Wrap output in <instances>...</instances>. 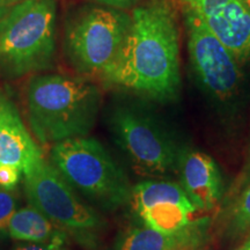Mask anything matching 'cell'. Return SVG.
<instances>
[{"instance_id": "cell-1", "label": "cell", "mask_w": 250, "mask_h": 250, "mask_svg": "<svg viewBox=\"0 0 250 250\" xmlns=\"http://www.w3.org/2000/svg\"><path fill=\"white\" fill-rule=\"evenodd\" d=\"M102 78L109 85L158 101L176 99L181 88L180 28L170 0H148L133 8L126 37Z\"/></svg>"}, {"instance_id": "cell-2", "label": "cell", "mask_w": 250, "mask_h": 250, "mask_svg": "<svg viewBox=\"0 0 250 250\" xmlns=\"http://www.w3.org/2000/svg\"><path fill=\"white\" fill-rule=\"evenodd\" d=\"M28 121L43 145L89 133L98 117L101 93L85 77L36 74L26 89Z\"/></svg>"}, {"instance_id": "cell-3", "label": "cell", "mask_w": 250, "mask_h": 250, "mask_svg": "<svg viewBox=\"0 0 250 250\" xmlns=\"http://www.w3.org/2000/svg\"><path fill=\"white\" fill-rule=\"evenodd\" d=\"M56 0H23L0 19V78L18 79L52 66L57 43Z\"/></svg>"}, {"instance_id": "cell-4", "label": "cell", "mask_w": 250, "mask_h": 250, "mask_svg": "<svg viewBox=\"0 0 250 250\" xmlns=\"http://www.w3.org/2000/svg\"><path fill=\"white\" fill-rule=\"evenodd\" d=\"M51 161L73 189L103 208H118L131 199L126 175L98 140L79 137L55 144Z\"/></svg>"}, {"instance_id": "cell-5", "label": "cell", "mask_w": 250, "mask_h": 250, "mask_svg": "<svg viewBox=\"0 0 250 250\" xmlns=\"http://www.w3.org/2000/svg\"><path fill=\"white\" fill-rule=\"evenodd\" d=\"M131 23L122 9L93 6L70 21L65 50L71 65L85 76H101L114 62Z\"/></svg>"}, {"instance_id": "cell-6", "label": "cell", "mask_w": 250, "mask_h": 250, "mask_svg": "<svg viewBox=\"0 0 250 250\" xmlns=\"http://www.w3.org/2000/svg\"><path fill=\"white\" fill-rule=\"evenodd\" d=\"M120 147L142 176H164L179 166L182 149L156 118L133 105H118L110 117Z\"/></svg>"}, {"instance_id": "cell-7", "label": "cell", "mask_w": 250, "mask_h": 250, "mask_svg": "<svg viewBox=\"0 0 250 250\" xmlns=\"http://www.w3.org/2000/svg\"><path fill=\"white\" fill-rule=\"evenodd\" d=\"M183 14L188 51L197 83L218 107L233 110L239 104L245 83L240 62L197 15Z\"/></svg>"}, {"instance_id": "cell-8", "label": "cell", "mask_w": 250, "mask_h": 250, "mask_svg": "<svg viewBox=\"0 0 250 250\" xmlns=\"http://www.w3.org/2000/svg\"><path fill=\"white\" fill-rule=\"evenodd\" d=\"M23 179L30 205L56 226L85 239L101 225L99 214L81 201L73 188L44 159L26 171Z\"/></svg>"}, {"instance_id": "cell-9", "label": "cell", "mask_w": 250, "mask_h": 250, "mask_svg": "<svg viewBox=\"0 0 250 250\" xmlns=\"http://www.w3.org/2000/svg\"><path fill=\"white\" fill-rule=\"evenodd\" d=\"M131 202L146 226L166 234L189 229L197 208L183 188L168 181H145L131 192Z\"/></svg>"}, {"instance_id": "cell-10", "label": "cell", "mask_w": 250, "mask_h": 250, "mask_svg": "<svg viewBox=\"0 0 250 250\" xmlns=\"http://www.w3.org/2000/svg\"><path fill=\"white\" fill-rule=\"evenodd\" d=\"M183 12L198 17L235 56H250V11L240 0H170Z\"/></svg>"}, {"instance_id": "cell-11", "label": "cell", "mask_w": 250, "mask_h": 250, "mask_svg": "<svg viewBox=\"0 0 250 250\" xmlns=\"http://www.w3.org/2000/svg\"><path fill=\"white\" fill-rule=\"evenodd\" d=\"M42 159L18 107L0 88V165L14 166L24 174Z\"/></svg>"}, {"instance_id": "cell-12", "label": "cell", "mask_w": 250, "mask_h": 250, "mask_svg": "<svg viewBox=\"0 0 250 250\" xmlns=\"http://www.w3.org/2000/svg\"><path fill=\"white\" fill-rule=\"evenodd\" d=\"M177 169L184 192L197 210L208 211L218 204L223 182L218 165L210 155L182 149Z\"/></svg>"}, {"instance_id": "cell-13", "label": "cell", "mask_w": 250, "mask_h": 250, "mask_svg": "<svg viewBox=\"0 0 250 250\" xmlns=\"http://www.w3.org/2000/svg\"><path fill=\"white\" fill-rule=\"evenodd\" d=\"M8 234L18 241L62 246L65 235L50 219L34 206L17 211L8 224Z\"/></svg>"}, {"instance_id": "cell-14", "label": "cell", "mask_w": 250, "mask_h": 250, "mask_svg": "<svg viewBox=\"0 0 250 250\" xmlns=\"http://www.w3.org/2000/svg\"><path fill=\"white\" fill-rule=\"evenodd\" d=\"M195 242L189 229L166 234L145 226L134 228L124 237L118 250H180Z\"/></svg>"}, {"instance_id": "cell-15", "label": "cell", "mask_w": 250, "mask_h": 250, "mask_svg": "<svg viewBox=\"0 0 250 250\" xmlns=\"http://www.w3.org/2000/svg\"><path fill=\"white\" fill-rule=\"evenodd\" d=\"M233 221L240 229L250 228V184L236 202L233 211Z\"/></svg>"}, {"instance_id": "cell-16", "label": "cell", "mask_w": 250, "mask_h": 250, "mask_svg": "<svg viewBox=\"0 0 250 250\" xmlns=\"http://www.w3.org/2000/svg\"><path fill=\"white\" fill-rule=\"evenodd\" d=\"M15 212L17 198L8 190L0 188V230H6Z\"/></svg>"}, {"instance_id": "cell-17", "label": "cell", "mask_w": 250, "mask_h": 250, "mask_svg": "<svg viewBox=\"0 0 250 250\" xmlns=\"http://www.w3.org/2000/svg\"><path fill=\"white\" fill-rule=\"evenodd\" d=\"M21 174L22 173L14 166L0 165V188L8 191L13 190L20 181Z\"/></svg>"}, {"instance_id": "cell-18", "label": "cell", "mask_w": 250, "mask_h": 250, "mask_svg": "<svg viewBox=\"0 0 250 250\" xmlns=\"http://www.w3.org/2000/svg\"><path fill=\"white\" fill-rule=\"evenodd\" d=\"M92 1L101 6H105V7H111L124 11V9L136 6L139 0H92Z\"/></svg>"}, {"instance_id": "cell-19", "label": "cell", "mask_w": 250, "mask_h": 250, "mask_svg": "<svg viewBox=\"0 0 250 250\" xmlns=\"http://www.w3.org/2000/svg\"><path fill=\"white\" fill-rule=\"evenodd\" d=\"M14 250H62L61 246L54 243H27L19 246Z\"/></svg>"}, {"instance_id": "cell-20", "label": "cell", "mask_w": 250, "mask_h": 250, "mask_svg": "<svg viewBox=\"0 0 250 250\" xmlns=\"http://www.w3.org/2000/svg\"><path fill=\"white\" fill-rule=\"evenodd\" d=\"M8 8L9 6L7 4V1H6V0H0V19L4 17Z\"/></svg>"}, {"instance_id": "cell-21", "label": "cell", "mask_w": 250, "mask_h": 250, "mask_svg": "<svg viewBox=\"0 0 250 250\" xmlns=\"http://www.w3.org/2000/svg\"><path fill=\"white\" fill-rule=\"evenodd\" d=\"M6 1H7L8 6H9V7H11V6H13V5H15V4H18V2L23 1V0H6Z\"/></svg>"}, {"instance_id": "cell-22", "label": "cell", "mask_w": 250, "mask_h": 250, "mask_svg": "<svg viewBox=\"0 0 250 250\" xmlns=\"http://www.w3.org/2000/svg\"><path fill=\"white\" fill-rule=\"evenodd\" d=\"M240 1H241V2H242V4H243V5H245V6H246V7H247V8H248V9H249V11H250V0H240Z\"/></svg>"}, {"instance_id": "cell-23", "label": "cell", "mask_w": 250, "mask_h": 250, "mask_svg": "<svg viewBox=\"0 0 250 250\" xmlns=\"http://www.w3.org/2000/svg\"><path fill=\"white\" fill-rule=\"evenodd\" d=\"M248 175L250 176V155H249V165H248Z\"/></svg>"}, {"instance_id": "cell-24", "label": "cell", "mask_w": 250, "mask_h": 250, "mask_svg": "<svg viewBox=\"0 0 250 250\" xmlns=\"http://www.w3.org/2000/svg\"><path fill=\"white\" fill-rule=\"evenodd\" d=\"M247 247H248V248H249V250H250V242L248 243V245H247Z\"/></svg>"}, {"instance_id": "cell-25", "label": "cell", "mask_w": 250, "mask_h": 250, "mask_svg": "<svg viewBox=\"0 0 250 250\" xmlns=\"http://www.w3.org/2000/svg\"><path fill=\"white\" fill-rule=\"evenodd\" d=\"M190 248H184V249H180V250H189Z\"/></svg>"}, {"instance_id": "cell-26", "label": "cell", "mask_w": 250, "mask_h": 250, "mask_svg": "<svg viewBox=\"0 0 250 250\" xmlns=\"http://www.w3.org/2000/svg\"><path fill=\"white\" fill-rule=\"evenodd\" d=\"M242 250H249V248H248V247H246V248L242 249Z\"/></svg>"}]
</instances>
